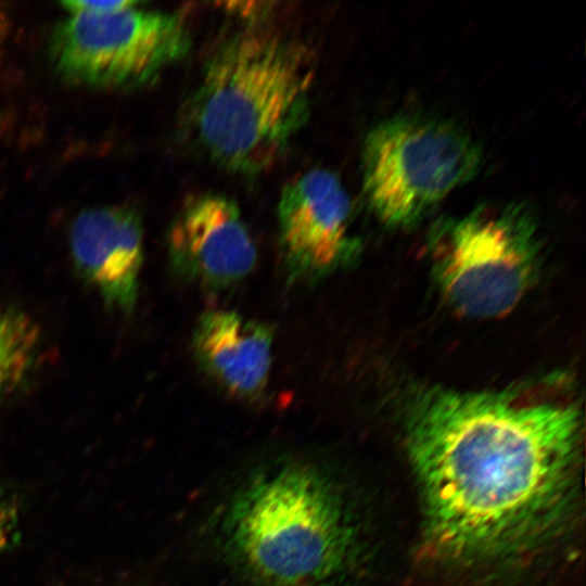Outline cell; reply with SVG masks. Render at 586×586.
Here are the masks:
<instances>
[{
	"label": "cell",
	"instance_id": "obj_8",
	"mask_svg": "<svg viewBox=\"0 0 586 586\" xmlns=\"http://www.w3.org/2000/svg\"><path fill=\"white\" fill-rule=\"evenodd\" d=\"M167 245L170 266L180 278L213 289L243 280L257 262L239 206L219 193L188 200L170 226Z\"/></svg>",
	"mask_w": 586,
	"mask_h": 586
},
{
	"label": "cell",
	"instance_id": "obj_6",
	"mask_svg": "<svg viewBox=\"0 0 586 586\" xmlns=\"http://www.w3.org/2000/svg\"><path fill=\"white\" fill-rule=\"evenodd\" d=\"M138 4L105 13H69L51 38L58 72L91 87H129L152 80L183 59L191 39L181 17Z\"/></svg>",
	"mask_w": 586,
	"mask_h": 586
},
{
	"label": "cell",
	"instance_id": "obj_2",
	"mask_svg": "<svg viewBox=\"0 0 586 586\" xmlns=\"http://www.w3.org/2000/svg\"><path fill=\"white\" fill-rule=\"evenodd\" d=\"M219 538L229 562L255 586H337L359 548L341 485L306 460L247 477L222 510Z\"/></svg>",
	"mask_w": 586,
	"mask_h": 586
},
{
	"label": "cell",
	"instance_id": "obj_4",
	"mask_svg": "<svg viewBox=\"0 0 586 586\" xmlns=\"http://www.w3.org/2000/svg\"><path fill=\"white\" fill-rule=\"evenodd\" d=\"M433 276L447 303L475 319L511 313L534 286L539 225L525 203L482 204L438 221L431 232Z\"/></svg>",
	"mask_w": 586,
	"mask_h": 586
},
{
	"label": "cell",
	"instance_id": "obj_10",
	"mask_svg": "<svg viewBox=\"0 0 586 586\" xmlns=\"http://www.w3.org/2000/svg\"><path fill=\"white\" fill-rule=\"evenodd\" d=\"M272 328L224 309L204 313L192 347L205 373L231 395L253 399L267 383L272 356Z\"/></svg>",
	"mask_w": 586,
	"mask_h": 586
},
{
	"label": "cell",
	"instance_id": "obj_12",
	"mask_svg": "<svg viewBox=\"0 0 586 586\" xmlns=\"http://www.w3.org/2000/svg\"><path fill=\"white\" fill-rule=\"evenodd\" d=\"M21 511L18 496L0 484V555L20 540Z\"/></svg>",
	"mask_w": 586,
	"mask_h": 586
},
{
	"label": "cell",
	"instance_id": "obj_7",
	"mask_svg": "<svg viewBox=\"0 0 586 586\" xmlns=\"http://www.w3.org/2000/svg\"><path fill=\"white\" fill-rule=\"evenodd\" d=\"M353 204L340 178L313 168L288 183L277 206L279 244L290 278L316 280L360 252L352 232Z\"/></svg>",
	"mask_w": 586,
	"mask_h": 586
},
{
	"label": "cell",
	"instance_id": "obj_3",
	"mask_svg": "<svg viewBox=\"0 0 586 586\" xmlns=\"http://www.w3.org/2000/svg\"><path fill=\"white\" fill-rule=\"evenodd\" d=\"M315 62L306 46L246 31L224 42L190 95L186 124L195 145L238 174L271 167L308 119Z\"/></svg>",
	"mask_w": 586,
	"mask_h": 586
},
{
	"label": "cell",
	"instance_id": "obj_9",
	"mask_svg": "<svg viewBox=\"0 0 586 586\" xmlns=\"http://www.w3.org/2000/svg\"><path fill=\"white\" fill-rule=\"evenodd\" d=\"M143 232L139 215L124 206L82 211L69 229L76 270L112 309L132 311L143 264Z\"/></svg>",
	"mask_w": 586,
	"mask_h": 586
},
{
	"label": "cell",
	"instance_id": "obj_5",
	"mask_svg": "<svg viewBox=\"0 0 586 586\" xmlns=\"http://www.w3.org/2000/svg\"><path fill=\"white\" fill-rule=\"evenodd\" d=\"M482 150L455 123L421 114L379 122L362 145V190L384 224L421 220L480 171Z\"/></svg>",
	"mask_w": 586,
	"mask_h": 586
},
{
	"label": "cell",
	"instance_id": "obj_11",
	"mask_svg": "<svg viewBox=\"0 0 586 586\" xmlns=\"http://www.w3.org/2000/svg\"><path fill=\"white\" fill-rule=\"evenodd\" d=\"M41 331L21 308L0 300V404L30 381L41 352Z\"/></svg>",
	"mask_w": 586,
	"mask_h": 586
},
{
	"label": "cell",
	"instance_id": "obj_13",
	"mask_svg": "<svg viewBox=\"0 0 586 586\" xmlns=\"http://www.w3.org/2000/svg\"><path fill=\"white\" fill-rule=\"evenodd\" d=\"M138 3L137 1H130V0H98V1H89V0H69L64 1L62 4L63 7L69 12V13H79V12H88V13H105V12H113L117 10H122L128 7H131L133 4Z\"/></svg>",
	"mask_w": 586,
	"mask_h": 586
},
{
	"label": "cell",
	"instance_id": "obj_1",
	"mask_svg": "<svg viewBox=\"0 0 586 586\" xmlns=\"http://www.w3.org/2000/svg\"><path fill=\"white\" fill-rule=\"evenodd\" d=\"M501 391H413L404 438L435 560L502 566L559 538L576 512L583 418L555 381Z\"/></svg>",
	"mask_w": 586,
	"mask_h": 586
}]
</instances>
